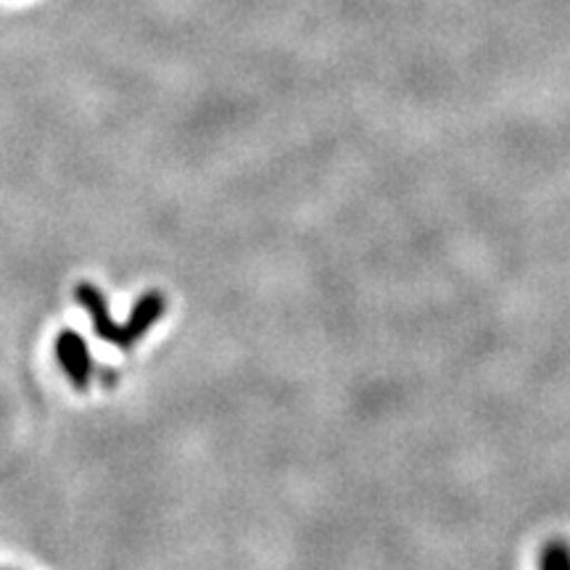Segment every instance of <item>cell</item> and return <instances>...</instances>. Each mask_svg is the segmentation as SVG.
Returning <instances> with one entry per match:
<instances>
[{"label":"cell","mask_w":570,"mask_h":570,"mask_svg":"<svg viewBox=\"0 0 570 570\" xmlns=\"http://www.w3.org/2000/svg\"><path fill=\"white\" fill-rule=\"evenodd\" d=\"M56 360L63 367V373L69 375L71 386L85 391L92 381V360L88 352V344L77 331H61L56 338Z\"/></svg>","instance_id":"1"},{"label":"cell","mask_w":570,"mask_h":570,"mask_svg":"<svg viewBox=\"0 0 570 570\" xmlns=\"http://www.w3.org/2000/svg\"><path fill=\"white\" fill-rule=\"evenodd\" d=\"M541 570H570V547L566 541H547L541 552Z\"/></svg>","instance_id":"2"}]
</instances>
